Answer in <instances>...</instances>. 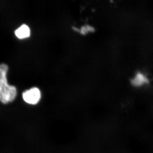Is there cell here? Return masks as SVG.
I'll return each instance as SVG.
<instances>
[{
    "mask_svg": "<svg viewBox=\"0 0 153 153\" xmlns=\"http://www.w3.org/2000/svg\"><path fill=\"white\" fill-rule=\"evenodd\" d=\"M15 34L19 39L28 38L30 35V28L27 25H22L15 31Z\"/></svg>",
    "mask_w": 153,
    "mask_h": 153,
    "instance_id": "3",
    "label": "cell"
},
{
    "mask_svg": "<svg viewBox=\"0 0 153 153\" xmlns=\"http://www.w3.org/2000/svg\"><path fill=\"white\" fill-rule=\"evenodd\" d=\"M8 70L7 65L4 63L0 64V101L4 104L13 102L17 95L16 87L8 83L7 78Z\"/></svg>",
    "mask_w": 153,
    "mask_h": 153,
    "instance_id": "1",
    "label": "cell"
},
{
    "mask_svg": "<svg viewBox=\"0 0 153 153\" xmlns=\"http://www.w3.org/2000/svg\"><path fill=\"white\" fill-rule=\"evenodd\" d=\"M149 82L147 78L140 73H137L134 79H132L131 81L132 84L135 86H141L144 83Z\"/></svg>",
    "mask_w": 153,
    "mask_h": 153,
    "instance_id": "4",
    "label": "cell"
},
{
    "mask_svg": "<svg viewBox=\"0 0 153 153\" xmlns=\"http://www.w3.org/2000/svg\"><path fill=\"white\" fill-rule=\"evenodd\" d=\"M94 30V29L91 27H89V26H85V27H82L81 29V33L82 34H85L89 31L92 32Z\"/></svg>",
    "mask_w": 153,
    "mask_h": 153,
    "instance_id": "5",
    "label": "cell"
},
{
    "mask_svg": "<svg viewBox=\"0 0 153 153\" xmlns=\"http://www.w3.org/2000/svg\"><path fill=\"white\" fill-rule=\"evenodd\" d=\"M22 97L26 103L30 105H36L41 99V91L38 88H32L23 92Z\"/></svg>",
    "mask_w": 153,
    "mask_h": 153,
    "instance_id": "2",
    "label": "cell"
}]
</instances>
